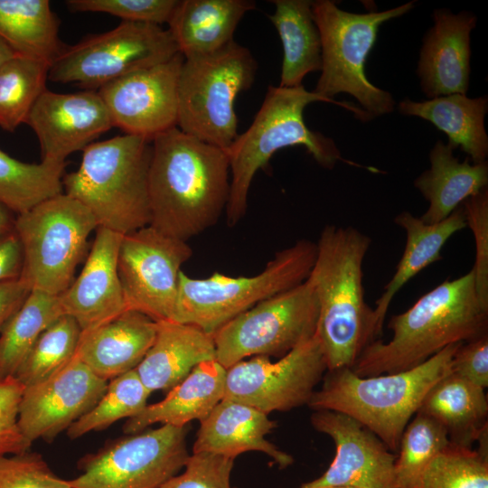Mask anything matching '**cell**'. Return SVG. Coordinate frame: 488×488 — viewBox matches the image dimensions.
<instances>
[{
  "mask_svg": "<svg viewBox=\"0 0 488 488\" xmlns=\"http://www.w3.org/2000/svg\"><path fill=\"white\" fill-rule=\"evenodd\" d=\"M275 13L268 15L283 46L279 87L302 85L306 74L321 70L322 44L312 1L273 0Z\"/></svg>",
  "mask_w": 488,
  "mask_h": 488,
  "instance_id": "cell-31",
  "label": "cell"
},
{
  "mask_svg": "<svg viewBox=\"0 0 488 488\" xmlns=\"http://www.w3.org/2000/svg\"><path fill=\"white\" fill-rule=\"evenodd\" d=\"M148 174L149 225L183 241L217 223L230 195L225 150L178 127L151 142Z\"/></svg>",
  "mask_w": 488,
  "mask_h": 488,
  "instance_id": "cell-1",
  "label": "cell"
},
{
  "mask_svg": "<svg viewBox=\"0 0 488 488\" xmlns=\"http://www.w3.org/2000/svg\"><path fill=\"white\" fill-rule=\"evenodd\" d=\"M31 291L29 285L21 277L0 282V331L22 306Z\"/></svg>",
  "mask_w": 488,
  "mask_h": 488,
  "instance_id": "cell-47",
  "label": "cell"
},
{
  "mask_svg": "<svg viewBox=\"0 0 488 488\" xmlns=\"http://www.w3.org/2000/svg\"><path fill=\"white\" fill-rule=\"evenodd\" d=\"M64 314L58 296L32 290L0 331V379L14 376L39 335Z\"/></svg>",
  "mask_w": 488,
  "mask_h": 488,
  "instance_id": "cell-34",
  "label": "cell"
},
{
  "mask_svg": "<svg viewBox=\"0 0 488 488\" xmlns=\"http://www.w3.org/2000/svg\"><path fill=\"white\" fill-rule=\"evenodd\" d=\"M329 102L352 112L362 121L373 117L350 102L325 99L301 85L294 88L269 86L249 127L238 135L225 150L230 164V195L225 210L228 226H235L246 214L248 194L256 173L264 168L278 150L303 145L318 164L326 169L343 159L333 139L311 130L305 123V108L313 102Z\"/></svg>",
  "mask_w": 488,
  "mask_h": 488,
  "instance_id": "cell-4",
  "label": "cell"
},
{
  "mask_svg": "<svg viewBox=\"0 0 488 488\" xmlns=\"http://www.w3.org/2000/svg\"><path fill=\"white\" fill-rule=\"evenodd\" d=\"M417 413L438 422L450 444L473 448L488 431V400L485 389L450 372L426 394Z\"/></svg>",
  "mask_w": 488,
  "mask_h": 488,
  "instance_id": "cell-29",
  "label": "cell"
},
{
  "mask_svg": "<svg viewBox=\"0 0 488 488\" xmlns=\"http://www.w3.org/2000/svg\"><path fill=\"white\" fill-rule=\"evenodd\" d=\"M323 488H354V487H350V486H327V487H323Z\"/></svg>",
  "mask_w": 488,
  "mask_h": 488,
  "instance_id": "cell-50",
  "label": "cell"
},
{
  "mask_svg": "<svg viewBox=\"0 0 488 488\" xmlns=\"http://www.w3.org/2000/svg\"><path fill=\"white\" fill-rule=\"evenodd\" d=\"M81 329L62 314L36 339L14 377L23 386L39 383L62 368L75 355Z\"/></svg>",
  "mask_w": 488,
  "mask_h": 488,
  "instance_id": "cell-36",
  "label": "cell"
},
{
  "mask_svg": "<svg viewBox=\"0 0 488 488\" xmlns=\"http://www.w3.org/2000/svg\"><path fill=\"white\" fill-rule=\"evenodd\" d=\"M122 236L98 227L80 274L59 296L63 314L77 322L81 333L91 331L127 310L117 273Z\"/></svg>",
  "mask_w": 488,
  "mask_h": 488,
  "instance_id": "cell-20",
  "label": "cell"
},
{
  "mask_svg": "<svg viewBox=\"0 0 488 488\" xmlns=\"http://www.w3.org/2000/svg\"><path fill=\"white\" fill-rule=\"evenodd\" d=\"M1 380H3L0 379V381H1Z\"/></svg>",
  "mask_w": 488,
  "mask_h": 488,
  "instance_id": "cell-51",
  "label": "cell"
},
{
  "mask_svg": "<svg viewBox=\"0 0 488 488\" xmlns=\"http://www.w3.org/2000/svg\"><path fill=\"white\" fill-rule=\"evenodd\" d=\"M23 389L14 376L0 381V456L28 451L32 446L18 425Z\"/></svg>",
  "mask_w": 488,
  "mask_h": 488,
  "instance_id": "cell-44",
  "label": "cell"
},
{
  "mask_svg": "<svg viewBox=\"0 0 488 488\" xmlns=\"http://www.w3.org/2000/svg\"><path fill=\"white\" fill-rule=\"evenodd\" d=\"M449 445L447 433L438 422L416 413L399 441L394 464V487L418 488L428 464Z\"/></svg>",
  "mask_w": 488,
  "mask_h": 488,
  "instance_id": "cell-37",
  "label": "cell"
},
{
  "mask_svg": "<svg viewBox=\"0 0 488 488\" xmlns=\"http://www.w3.org/2000/svg\"><path fill=\"white\" fill-rule=\"evenodd\" d=\"M459 343L401 371L361 377L351 368L327 371L308 406L345 414L371 431L397 454L401 436L428 390L450 372Z\"/></svg>",
  "mask_w": 488,
  "mask_h": 488,
  "instance_id": "cell-5",
  "label": "cell"
},
{
  "mask_svg": "<svg viewBox=\"0 0 488 488\" xmlns=\"http://www.w3.org/2000/svg\"><path fill=\"white\" fill-rule=\"evenodd\" d=\"M179 0H69L71 12L104 13L122 22L160 25L168 23Z\"/></svg>",
  "mask_w": 488,
  "mask_h": 488,
  "instance_id": "cell-40",
  "label": "cell"
},
{
  "mask_svg": "<svg viewBox=\"0 0 488 488\" xmlns=\"http://www.w3.org/2000/svg\"><path fill=\"white\" fill-rule=\"evenodd\" d=\"M23 248L14 228L0 232V282L21 277Z\"/></svg>",
  "mask_w": 488,
  "mask_h": 488,
  "instance_id": "cell-46",
  "label": "cell"
},
{
  "mask_svg": "<svg viewBox=\"0 0 488 488\" xmlns=\"http://www.w3.org/2000/svg\"><path fill=\"white\" fill-rule=\"evenodd\" d=\"M434 26L423 41L418 66L420 86L431 99L465 94L470 77V33L476 17L469 12L434 11Z\"/></svg>",
  "mask_w": 488,
  "mask_h": 488,
  "instance_id": "cell-21",
  "label": "cell"
},
{
  "mask_svg": "<svg viewBox=\"0 0 488 488\" xmlns=\"http://www.w3.org/2000/svg\"><path fill=\"white\" fill-rule=\"evenodd\" d=\"M16 214L0 202V232L14 228Z\"/></svg>",
  "mask_w": 488,
  "mask_h": 488,
  "instance_id": "cell-48",
  "label": "cell"
},
{
  "mask_svg": "<svg viewBox=\"0 0 488 488\" xmlns=\"http://www.w3.org/2000/svg\"><path fill=\"white\" fill-rule=\"evenodd\" d=\"M315 255L316 244L300 239L277 251L264 269L252 277H233L215 272L206 278H192L181 271L171 321L213 333L259 302L305 281Z\"/></svg>",
  "mask_w": 488,
  "mask_h": 488,
  "instance_id": "cell-7",
  "label": "cell"
},
{
  "mask_svg": "<svg viewBox=\"0 0 488 488\" xmlns=\"http://www.w3.org/2000/svg\"><path fill=\"white\" fill-rule=\"evenodd\" d=\"M192 255L187 241L150 225L123 235L117 273L127 306L155 322L171 320L181 267Z\"/></svg>",
  "mask_w": 488,
  "mask_h": 488,
  "instance_id": "cell-14",
  "label": "cell"
},
{
  "mask_svg": "<svg viewBox=\"0 0 488 488\" xmlns=\"http://www.w3.org/2000/svg\"><path fill=\"white\" fill-rule=\"evenodd\" d=\"M155 340L135 369L152 393L169 391L199 364L216 360L212 333L194 325L159 321Z\"/></svg>",
  "mask_w": 488,
  "mask_h": 488,
  "instance_id": "cell-24",
  "label": "cell"
},
{
  "mask_svg": "<svg viewBox=\"0 0 488 488\" xmlns=\"http://www.w3.org/2000/svg\"><path fill=\"white\" fill-rule=\"evenodd\" d=\"M453 149L437 141L430 152V168L414 182L415 187L429 202L420 219L429 224L447 218L463 202L485 189L488 183L486 161L470 164L460 162Z\"/></svg>",
  "mask_w": 488,
  "mask_h": 488,
  "instance_id": "cell-27",
  "label": "cell"
},
{
  "mask_svg": "<svg viewBox=\"0 0 488 488\" xmlns=\"http://www.w3.org/2000/svg\"><path fill=\"white\" fill-rule=\"evenodd\" d=\"M226 370L216 360L199 364L164 399L128 418L124 432L139 433L154 424L185 427L192 420L202 421L224 398Z\"/></svg>",
  "mask_w": 488,
  "mask_h": 488,
  "instance_id": "cell-25",
  "label": "cell"
},
{
  "mask_svg": "<svg viewBox=\"0 0 488 488\" xmlns=\"http://www.w3.org/2000/svg\"><path fill=\"white\" fill-rule=\"evenodd\" d=\"M394 221L405 230L406 244L394 275L385 286L373 308L376 324L381 333L395 295L417 274L442 259L441 250L446 241L455 233L466 228L462 205L447 218L434 224L426 223L408 211L398 214Z\"/></svg>",
  "mask_w": 488,
  "mask_h": 488,
  "instance_id": "cell-28",
  "label": "cell"
},
{
  "mask_svg": "<svg viewBox=\"0 0 488 488\" xmlns=\"http://www.w3.org/2000/svg\"><path fill=\"white\" fill-rule=\"evenodd\" d=\"M15 55L12 48L0 38V68Z\"/></svg>",
  "mask_w": 488,
  "mask_h": 488,
  "instance_id": "cell-49",
  "label": "cell"
},
{
  "mask_svg": "<svg viewBox=\"0 0 488 488\" xmlns=\"http://www.w3.org/2000/svg\"><path fill=\"white\" fill-rule=\"evenodd\" d=\"M418 488H488V455L450 444L428 464Z\"/></svg>",
  "mask_w": 488,
  "mask_h": 488,
  "instance_id": "cell-39",
  "label": "cell"
},
{
  "mask_svg": "<svg viewBox=\"0 0 488 488\" xmlns=\"http://www.w3.org/2000/svg\"><path fill=\"white\" fill-rule=\"evenodd\" d=\"M327 371L316 335L276 361L267 356L242 360L226 370L224 398L267 414L308 404Z\"/></svg>",
  "mask_w": 488,
  "mask_h": 488,
  "instance_id": "cell-15",
  "label": "cell"
},
{
  "mask_svg": "<svg viewBox=\"0 0 488 488\" xmlns=\"http://www.w3.org/2000/svg\"><path fill=\"white\" fill-rule=\"evenodd\" d=\"M466 227L473 232L475 244L474 273L476 295L488 309V191L482 190L463 202Z\"/></svg>",
  "mask_w": 488,
  "mask_h": 488,
  "instance_id": "cell-43",
  "label": "cell"
},
{
  "mask_svg": "<svg viewBox=\"0 0 488 488\" xmlns=\"http://www.w3.org/2000/svg\"><path fill=\"white\" fill-rule=\"evenodd\" d=\"M178 52L168 29L122 22L110 31L65 46L51 64L48 79L98 90L125 75L167 61Z\"/></svg>",
  "mask_w": 488,
  "mask_h": 488,
  "instance_id": "cell-12",
  "label": "cell"
},
{
  "mask_svg": "<svg viewBox=\"0 0 488 488\" xmlns=\"http://www.w3.org/2000/svg\"><path fill=\"white\" fill-rule=\"evenodd\" d=\"M48 0H0V38L15 54L51 66L65 47Z\"/></svg>",
  "mask_w": 488,
  "mask_h": 488,
  "instance_id": "cell-32",
  "label": "cell"
},
{
  "mask_svg": "<svg viewBox=\"0 0 488 488\" xmlns=\"http://www.w3.org/2000/svg\"><path fill=\"white\" fill-rule=\"evenodd\" d=\"M414 2L367 14L345 12L333 1H312V12L322 44V68L314 92L333 99L339 93L353 96L371 116L394 109L390 93L371 84L364 69L380 26L410 11Z\"/></svg>",
  "mask_w": 488,
  "mask_h": 488,
  "instance_id": "cell-9",
  "label": "cell"
},
{
  "mask_svg": "<svg viewBox=\"0 0 488 488\" xmlns=\"http://www.w3.org/2000/svg\"><path fill=\"white\" fill-rule=\"evenodd\" d=\"M486 97L468 98L465 94H451L425 101L405 99L399 104L400 113L431 122L448 137L447 145L461 148L473 164L486 161L488 136L484 128L487 112Z\"/></svg>",
  "mask_w": 488,
  "mask_h": 488,
  "instance_id": "cell-30",
  "label": "cell"
},
{
  "mask_svg": "<svg viewBox=\"0 0 488 488\" xmlns=\"http://www.w3.org/2000/svg\"><path fill=\"white\" fill-rule=\"evenodd\" d=\"M185 427H161L118 439L81 463L72 488H160L184 467Z\"/></svg>",
  "mask_w": 488,
  "mask_h": 488,
  "instance_id": "cell-13",
  "label": "cell"
},
{
  "mask_svg": "<svg viewBox=\"0 0 488 488\" xmlns=\"http://www.w3.org/2000/svg\"><path fill=\"white\" fill-rule=\"evenodd\" d=\"M258 63L232 41L222 49L184 58L178 81L177 127L223 150L238 136L234 103L254 82Z\"/></svg>",
  "mask_w": 488,
  "mask_h": 488,
  "instance_id": "cell-8",
  "label": "cell"
},
{
  "mask_svg": "<svg viewBox=\"0 0 488 488\" xmlns=\"http://www.w3.org/2000/svg\"><path fill=\"white\" fill-rule=\"evenodd\" d=\"M388 327L391 339L372 342L352 366L358 376L408 370L448 345L488 333V309L476 295L474 270L424 294L407 311L393 315Z\"/></svg>",
  "mask_w": 488,
  "mask_h": 488,
  "instance_id": "cell-3",
  "label": "cell"
},
{
  "mask_svg": "<svg viewBox=\"0 0 488 488\" xmlns=\"http://www.w3.org/2000/svg\"><path fill=\"white\" fill-rule=\"evenodd\" d=\"M184 57L118 78L98 89L113 127L152 141L177 127L178 81Z\"/></svg>",
  "mask_w": 488,
  "mask_h": 488,
  "instance_id": "cell-16",
  "label": "cell"
},
{
  "mask_svg": "<svg viewBox=\"0 0 488 488\" xmlns=\"http://www.w3.org/2000/svg\"><path fill=\"white\" fill-rule=\"evenodd\" d=\"M65 163L19 161L0 149V202L16 215L63 192Z\"/></svg>",
  "mask_w": 488,
  "mask_h": 488,
  "instance_id": "cell-33",
  "label": "cell"
},
{
  "mask_svg": "<svg viewBox=\"0 0 488 488\" xmlns=\"http://www.w3.org/2000/svg\"><path fill=\"white\" fill-rule=\"evenodd\" d=\"M192 453H210L236 458L248 451L267 455L279 468L293 464V457L270 443L266 436L276 423L268 414L245 403L223 399L200 422Z\"/></svg>",
  "mask_w": 488,
  "mask_h": 488,
  "instance_id": "cell-22",
  "label": "cell"
},
{
  "mask_svg": "<svg viewBox=\"0 0 488 488\" xmlns=\"http://www.w3.org/2000/svg\"><path fill=\"white\" fill-rule=\"evenodd\" d=\"M97 222L80 202L62 192L16 215L23 248L21 278L32 290L60 296L72 283Z\"/></svg>",
  "mask_w": 488,
  "mask_h": 488,
  "instance_id": "cell-10",
  "label": "cell"
},
{
  "mask_svg": "<svg viewBox=\"0 0 488 488\" xmlns=\"http://www.w3.org/2000/svg\"><path fill=\"white\" fill-rule=\"evenodd\" d=\"M150 394L135 370L111 379L98 402L67 429L68 436L75 439L136 416L146 407Z\"/></svg>",
  "mask_w": 488,
  "mask_h": 488,
  "instance_id": "cell-38",
  "label": "cell"
},
{
  "mask_svg": "<svg viewBox=\"0 0 488 488\" xmlns=\"http://www.w3.org/2000/svg\"><path fill=\"white\" fill-rule=\"evenodd\" d=\"M157 323L126 310L97 328L81 333L75 355L98 377L108 380L135 370L151 347Z\"/></svg>",
  "mask_w": 488,
  "mask_h": 488,
  "instance_id": "cell-23",
  "label": "cell"
},
{
  "mask_svg": "<svg viewBox=\"0 0 488 488\" xmlns=\"http://www.w3.org/2000/svg\"><path fill=\"white\" fill-rule=\"evenodd\" d=\"M0 488H72L43 457L28 451L0 456Z\"/></svg>",
  "mask_w": 488,
  "mask_h": 488,
  "instance_id": "cell-41",
  "label": "cell"
},
{
  "mask_svg": "<svg viewBox=\"0 0 488 488\" xmlns=\"http://www.w3.org/2000/svg\"><path fill=\"white\" fill-rule=\"evenodd\" d=\"M318 300L303 283L255 305L212 335L216 361L225 369L254 356L282 357L315 335Z\"/></svg>",
  "mask_w": 488,
  "mask_h": 488,
  "instance_id": "cell-11",
  "label": "cell"
},
{
  "mask_svg": "<svg viewBox=\"0 0 488 488\" xmlns=\"http://www.w3.org/2000/svg\"><path fill=\"white\" fill-rule=\"evenodd\" d=\"M107 385L74 355L48 379L24 387L18 410L23 436L31 444L53 439L98 402Z\"/></svg>",
  "mask_w": 488,
  "mask_h": 488,
  "instance_id": "cell-17",
  "label": "cell"
},
{
  "mask_svg": "<svg viewBox=\"0 0 488 488\" xmlns=\"http://www.w3.org/2000/svg\"><path fill=\"white\" fill-rule=\"evenodd\" d=\"M26 124L35 133L42 161L65 163L113 127L98 90L57 93L45 89L34 103Z\"/></svg>",
  "mask_w": 488,
  "mask_h": 488,
  "instance_id": "cell-19",
  "label": "cell"
},
{
  "mask_svg": "<svg viewBox=\"0 0 488 488\" xmlns=\"http://www.w3.org/2000/svg\"><path fill=\"white\" fill-rule=\"evenodd\" d=\"M311 423L332 438L335 456L320 477L300 488H395L396 454L363 425L345 414L326 409L314 410Z\"/></svg>",
  "mask_w": 488,
  "mask_h": 488,
  "instance_id": "cell-18",
  "label": "cell"
},
{
  "mask_svg": "<svg viewBox=\"0 0 488 488\" xmlns=\"http://www.w3.org/2000/svg\"><path fill=\"white\" fill-rule=\"evenodd\" d=\"M315 244V259L306 278L319 305L315 335L327 371L352 369L381 334L362 284L363 261L371 240L353 227L327 225Z\"/></svg>",
  "mask_w": 488,
  "mask_h": 488,
  "instance_id": "cell-2",
  "label": "cell"
},
{
  "mask_svg": "<svg viewBox=\"0 0 488 488\" xmlns=\"http://www.w3.org/2000/svg\"><path fill=\"white\" fill-rule=\"evenodd\" d=\"M234 458L210 453H192L184 471L160 488H233L230 474Z\"/></svg>",
  "mask_w": 488,
  "mask_h": 488,
  "instance_id": "cell-42",
  "label": "cell"
},
{
  "mask_svg": "<svg viewBox=\"0 0 488 488\" xmlns=\"http://www.w3.org/2000/svg\"><path fill=\"white\" fill-rule=\"evenodd\" d=\"M151 142L124 134L90 144L78 170L63 176V192L85 206L98 227L126 235L149 225Z\"/></svg>",
  "mask_w": 488,
  "mask_h": 488,
  "instance_id": "cell-6",
  "label": "cell"
},
{
  "mask_svg": "<svg viewBox=\"0 0 488 488\" xmlns=\"http://www.w3.org/2000/svg\"><path fill=\"white\" fill-rule=\"evenodd\" d=\"M251 0H179L169 32L184 58L215 52L234 41V32L249 11Z\"/></svg>",
  "mask_w": 488,
  "mask_h": 488,
  "instance_id": "cell-26",
  "label": "cell"
},
{
  "mask_svg": "<svg viewBox=\"0 0 488 488\" xmlns=\"http://www.w3.org/2000/svg\"><path fill=\"white\" fill-rule=\"evenodd\" d=\"M50 65L15 54L0 68V127L14 132L26 123L34 103L46 89Z\"/></svg>",
  "mask_w": 488,
  "mask_h": 488,
  "instance_id": "cell-35",
  "label": "cell"
},
{
  "mask_svg": "<svg viewBox=\"0 0 488 488\" xmlns=\"http://www.w3.org/2000/svg\"><path fill=\"white\" fill-rule=\"evenodd\" d=\"M450 371L486 389L488 386V333L460 343L452 357Z\"/></svg>",
  "mask_w": 488,
  "mask_h": 488,
  "instance_id": "cell-45",
  "label": "cell"
}]
</instances>
